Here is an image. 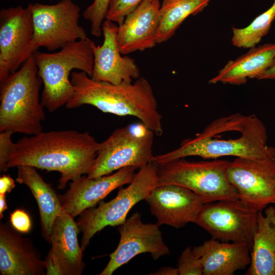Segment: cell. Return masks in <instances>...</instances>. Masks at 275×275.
I'll use <instances>...</instances> for the list:
<instances>
[{"instance_id":"1","label":"cell","mask_w":275,"mask_h":275,"mask_svg":"<svg viewBox=\"0 0 275 275\" xmlns=\"http://www.w3.org/2000/svg\"><path fill=\"white\" fill-rule=\"evenodd\" d=\"M267 141L266 128L259 118L235 113L216 119L194 137L183 140L177 149L154 156L153 160L162 164L191 156L275 159V148Z\"/></svg>"},{"instance_id":"2","label":"cell","mask_w":275,"mask_h":275,"mask_svg":"<svg viewBox=\"0 0 275 275\" xmlns=\"http://www.w3.org/2000/svg\"><path fill=\"white\" fill-rule=\"evenodd\" d=\"M100 143L88 131L64 130L24 136L15 143L7 168L26 165L61 173L58 188L88 174Z\"/></svg>"},{"instance_id":"3","label":"cell","mask_w":275,"mask_h":275,"mask_svg":"<svg viewBox=\"0 0 275 275\" xmlns=\"http://www.w3.org/2000/svg\"><path fill=\"white\" fill-rule=\"evenodd\" d=\"M70 79L74 92L65 105L67 108L88 104L104 113L133 116L155 134L162 135V116L146 78L140 77L131 83L114 85L95 81L85 72L73 71Z\"/></svg>"},{"instance_id":"4","label":"cell","mask_w":275,"mask_h":275,"mask_svg":"<svg viewBox=\"0 0 275 275\" xmlns=\"http://www.w3.org/2000/svg\"><path fill=\"white\" fill-rule=\"evenodd\" d=\"M0 84V131L28 135L42 131L45 118L39 99L42 81L34 55Z\"/></svg>"},{"instance_id":"5","label":"cell","mask_w":275,"mask_h":275,"mask_svg":"<svg viewBox=\"0 0 275 275\" xmlns=\"http://www.w3.org/2000/svg\"><path fill=\"white\" fill-rule=\"evenodd\" d=\"M94 43L87 38L67 43L55 52H35L38 75L43 85L41 102L49 112L66 105L72 96L73 86L70 76L74 70L92 75Z\"/></svg>"},{"instance_id":"6","label":"cell","mask_w":275,"mask_h":275,"mask_svg":"<svg viewBox=\"0 0 275 275\" xmlns=\"http://www.w3.org/2000/svg\"><path fill=\"white\" fill-rule=\"evenodd\" d=\"M157 169L158 164L152 160L139 169L126 187L121 186L114 199L100 202L97 207L88 208L79 215L76 222L82 233L80 246L83 251L96 233L106 226L123 224L133 206L145 200L158 185Z\"/></svg>"},{"instance_id":"7","label":"cell","mask_w":275,"mask_h":275,"mask_svg":"<svg viewBox=\"0 0 275 275\" xmlns=\"http://www.w3.org/2000/svg\"><path fill=\"white\" fill-rule=\"evenodd\" d=\"M230 161L224 159L191 161L184 158L158 164V185L176 184L203 197L207 203L238 199L227 177Z\"/></svg>"},{"instance_id":"8","label":"cell","mask_w":275,"mask_h":275,"mask_svg":"<svg viewBox=\"0 0 275 275\" xmlns=\"http://www.w3.org/2000/svg\"><path fill=\"white\" fill-rule=\"evenodd\" d=\"M154 133L143 123L116 129L100 143L94 162L87 174L96 178L124 167L140 169L153 160Z\"/></svg>"},{"instance_id":"9","label":"cell","mask_w":275,"mask_h":275,"mask_svg":"<svg viewBox=\"0 0 275 275\" xmlns=\"http://www.w3.org/2000/svg\"><path fill=\"white\" fill-rule=\"evenodd\" d=\"M28 7L33 17V43L37 50L43 47L53 52L67 43L88 38L79 24L80 7L72 0H61L53 5L36 3Z\"/></svg>"},{"instance_id":"10","label":"cell","mask_w":275,"mask_h":275,"mask_svg":"<svg viewBox=\"0 0 275 275\" xmlns=\"http://www.w3.org/2000/svg\"><path fill=\"white\" fill-rule=\"evenodd\" d=\"M257 212L239 199L205 203L194 222L212 238L222 242L242 243L251 251Z\"/></svg>"},{"instance_id":"11","label":"cell","mask_w":275,"mask_h":275,"mask_svg":"<svg viewBox=\"0 0 275 275\" xmlns=\"http://www.w3.org/2000/svg\"><path fill=\"white\" fill-rule=\"evenodd\" d=\"M32 12L28 6L0 11V83L38 50L34 46Z\"/></svg>"},{"instance_id":"12","label":"cell","mask_w":275,"mask_h":275,"mask_svg":"<svg viewBox=\"0 0 275 275\" xmlns=\"http://www.w3.org/2000/svg\"><path fill=\"white\" fill-rule=\"evenodd\" d=\"M227 177L238 199L256 212L275 205V159L236 157Z\"/></svg>"},{"instance_id":"13","label":"cell","mask_w":275,"mask_h":275,"mask_svg":"<svg viewBox=\"0 0 275 275\" xmlns=\"http://www.w3.org/2000/svg\"><path fill=\"white\" fill-rule=\"evenodd\" d=\"M120 241L116 250L109 254L110 259L100 275H112L115 270L139 254H150L156 260L170 254L159 226L144 223L140 213H134L119 226Z\"/></svg>"},{"instance_id":"14","label":"cell","mask_w":275,"mask_h":275,"mask_svg":"<svg viewBox=\"0 0 275 275\" xmlns=\"http://www.w3.org/2000/svg\"><path fill=\"white\" fill-rule=\"evenodd\" d=\"M160 226L178 229L194 222L205 199L183 186L166 184L154 188L145 199Z\"/></svg>"},{"instance_id":"15","label":"cell","mask_w":275,"mask_h":275,"mask_svg":"<svg viewBox=\"0 0 275 275\" xmlns=\"http://www.w3.org/2000/svg\"><path fill=\"white\" fill-rule=\"evenodd\" d=\"M78 226L62 210L56 218L50 238L51 249L45 261L46 274L80 275L85 268L83 250L77 235Z\"/></svg>"},{"instance_id":"16","label":"cell","mask_w":275,"mask_h":275,"mask_svg":"<svg viewBox=\"0 0 275 275\" xmlns=\"http://www.w3.org/2000/svg\"><path fill=\"white\" fill-rule=\"evenodd\" d=\"M118 25L105 19L102 25L103 41L93 45L94 64L91 77L97 81L114 85L129 84L140 76L134 60L120 52L117 41Z\"/></svg>"},{"instance_id":"17","label":"cell","mask_w":275,"mask_h":275,"mask_svg":"<svg viewBox=\"0 0 275 275\" xmlns=\"http://www.w3.org/2000/svg\"><path fill=\"white\" fill-rule=\"evenodd\" d=\"M135 170L131 167H124L112 174L96 178L81 176L72 181L68 190L59 195L62 209L75 218L94 207L114 189L129 184L134 177Z\"/></svg>"},{"instance_id":"18","label":"cell","mask_w":275,"mask_h":275,"mask_svg":"<svg viewBox=\"0 0 275 275\" xmlns=\"http://www.w3.org/2000/svg\"><path fill=\"white\" fill-rule=\"evenodd\" d=\"M45 261L31 239L9 223L0 225V272L2 275H44Z\"/></svg>"},{"instance_id":"19","label":"cell","mask_w":275,"mask_h":275,"mask_svg":"<svg viewBox=\"0 0 275 275\" xmlns=\"http://www.w3.org/2000/svg\"><path fill=\"white\" fill-rule=\"evenodd\" d=\"M160 0H144L118 25L117 41L123 55L154 47L159 23Z\"/></svg>"},{"instance_id":"20","label":"cell","mask_w":275,"mask_h":275,"mask_svg":"<svg viewBox=\"0 0 275 275\" xmlns=\"http://www.w3.org/2000/svg\"><path fill=\"white\" fill-rule=\"evenodd\" d=\"M201 261L203 275H233L251 263V252L244 243L222 242L211 238L195 246Z\"/></svg>"},{"instance_id":"21","label":"cell","mask_w":275,"mask_h":275,"mask_svg":"<svg viewBox=\"0 0 275 275\" xmlns=\"http://www.w3.org/2000/svg\"><path fill=\"white\" fill-rule=\"evenodd\" d=\"M275 59V42L250 48L246 53L230 60L209 80L211 84L241 85L257 78L268 69Z\"/></svg>"},{"instance_id":"22","label":"cell","mask_w":275,"mask_h":275,"mask_svg":"<svg viewBox=\"0 0 275 275\" xmlns=\"http://www.w3.org/2000/svg\"><path fill=\"white\" fill-rule=\"evenodd\" d=\"M246 275H275V208L257 214V227Z\"/></svg>"},{"instance_id":"23","label":"cell","mask_w":275,"mask_h":275,"mask_svg":"<svg viewBox=\"0 0 275 275\" xmlns=\"http://www.w3.org/2000/svg\"><path fill=\"white\" fill-rule=\"evenodd\" d=\"M17 169L16 181L26 185L32 191L39 208L42 236L49 242L54 222L63 210L59 195L35 168L20 165Z\"/></svg>"},{"instance_id":"24","label":"cell","mask_w":275,"mask_h":275,"mask_svg":"<svg viewBox=\"0 0 275 275\" xmlns=\"http://www.w3.org/2000/svg\"><path fill=\"white\" fill-rule=\"evenodd\" d=\"M211 1L161 0L156 39L157 44L170 39L188 16L202 12Z\"/></svg>"},{"instance_id":"25","label":"cell","mask_w":275,"mask_h":275,"mask_svg":"<svg viewBox=\"0 0 275 275\" xmlns=\"http://www.w3.org/2000/svg\"><path fill=\"white\" fill-rule=\"evenodd\" d=\"M274 18L275 0L269 9L256 17L247 26L243 28H232V45L243 48L256 46L269 32Z\"/></svg>"},{"instance_id":"26","label":"cell","mask_w":275,"mask_h":275,"mask_svg":"<svg viewBox=\"0 0 275 275\" xmlns=\"http://www.w3.org/2000/svg\"><path fill=\"white\" fill-rule=\"evenodd\" d=\"M110 0H94L84 11V18L89 21L91 34L95 37H100L102 33V25L105 20Z\"/></svg>"},{"instance_id":"27","label":"cell","mask_w":275,"mask_h":275,"mask_svg":"<svg viewBox=\"0 0 275 275\" xmlns=\"http://www.w3.org/2000/svg\"><path fill=\"white\" fill-rule=\"evenodd\" d=\"M144 0H110L105 19L120 25L125 17Z\"/></svg>"},{"instance_id":"28","label":"cell","mask_w":275,"mask_h":275,"mask_svg":"<svg viewBox=\"0 0 275 275\" xmlns=\"http://www.w3.org/2000/svg\"><path fill=\"white\" fill-rule=\"evenodd\" d=\"M179 275H203V266L200 259L190 247L186 248L178 260Z\"/></svg>"},{"instance_id":"29","label":"cell","mask_w":275,"mask_h":275,"mask_svg":"<svg viewBox=\"0 0 275 275\" xmlns=\"http://www.w3.org/2000/svg\"><path fill=\"white\" fill-rule=\"evenodd\" d=\"M14 133L11 131H5L0 133V171H8L7 163L15 143L11 136Z\"/></svg>"},{"instance_id":"30","label":"cell","mask_w":275,"mask_h":275,"mask_svg":"<svg viewBox=\"0 0 275 275\" xmlns=\"http://www.w3.org/2000/svg\"><path fill=\"white\" fill-rule=\"evenodd\" d=\"M10 223L15 230L21 233L29 232L32 228L31 218L22 209H17L11 213Z\"/></svg>"},{"instance_id":"31","label":"cell","mask_w":275,"mask_h":275,"mask_svg":"<svg viewBox=\"0 0 275 275\" xmlns=\"http://www.w3.org/2000/svg\"><path fill=\"white\" fill-rule=\"evenodd\" d=\"M15 186L14 179L9 175L4 174L0 178V194L10 193Z\"/></svg>"},{"instance_id":"32","label":"cell","mask_w":275,"mask_h":275,"mask_svg":"<svg viewBox=\"0 0 275 275\" xmlns=\"http://www.w3.org/2000/svg\"><path fill=\"white\" fill-rule=\"evenodd\" d=\"M257 79L275 80V59L271 66Z\"/></svg>"},{"instance_id":"33","label":"cell","mask_w":275,"mask_h":275,"mask_svg":"<svg viewBox=\"0 0 275 275\" xmlns=\"http://www.w3.org/2000/svg\"><path fill=\"white\" fill-rule=\"evenodd\" d=\"M151 274L156 275H179L177 267L173 268L169 266H164L160 268L158 271Z\"/></svg>"},{"instance_id":"34","label":"cell","mask_w":275,"mask_h":275,"mask_svg":"<svg viewBox=\"0 0 275 275\" xmlns=\"http://www.w3.org/2000/svg\"><path fill=\"white\" fill-rule=\"evenodd\" d=\"M8 208L6 194H0V218L3 217V212Z\"/></svg>"}]
</instances>
